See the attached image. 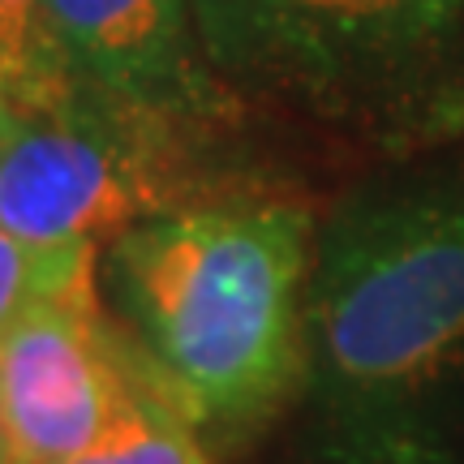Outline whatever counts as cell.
<instances>
[{
	"label": "cell",
	"mask_w": 464,
	"mask_h": 464,
	"mask_svg": "<svg viewBox=\"0 0 464 464\" xmlns=\"http://www.w3.org/2000/svg\"><path fill=\"white\" fill-rule=\"evenodd\" d=\"M69 464H211V448L177 413V404L150 382L142 404L103 439L100 448L73 456Z\"/></svg>",
	"instance_id": "cell-8"
},
{
	"label": "cell",
	"mask_w": 464,
	"mask_h": 464,
	"mask_svg": "<svg viewBox=\"0 0 464 464\" xmlns=\"http://www.w3.org/2000/svg\"><path fill=\"white\" fill-rule=\"evenodd\" d=\"M241 103H276L382 160L464 138V0H194Z\"/></svg>",
	"instance_id": "cell-3"
},
{
	"label": "cell",
	"mask_w": 464,
	"mask_h": 464,
	"mask_svg": "<svg viewBox=\"0 0 464 464\" xmlns=\"http://www.w3.org/2000/svg\"><path fill=\"white\" fill-rule=\"evenodd\" d=\"M100 284V246H34L0 228V335L17 318L44 305Z\"/></svg>",
	"instance_id": "cell-7"
},
{
	"label": "cell",
	"mask_w": 464,
	"mask_h": 464,
	"mask_svg": "<svg viewBox=\"0 0 464 464\" xmlns=\"http://www.w3.org/2000/svg\"><path fill=\"white\" fill-rule=\"evenodd\" d=\"M288 464H464V138L318 211Z\"/></svg>",
	"instance_id": "cell-1"
},
{
	"label": "cell",
	"mask_w": 464,
	"mask_h": 464,
	"mask_svg": "<svg viewBox=\"0 0 464 464\" xmlns=\"http://www.w3.org/2000/svg\"><path fill=\"white\" fill-rule=\"evenodd\" d=\"M0 464H14V451H9V434H5V413H0Z\"/></svg>",
	"instance_id": "cell-10"
},
{
	"label": "cell",
	"mask_w": 464,
	"mask_h": 464,
	"mask_svg": "<svg viewBox=\"0 0 464 464\" xmlns=\"http://www.w3.org/2000/svg\"><path fill=\"white\" fill-rule=\"evenodd\" d=\"M52 78L44 48V0H0V91L5 100H26Z\"/></svg>",
	"instance_id": "cell-9"
},
{
	"label": "cell",
	"mask_w": 464,
	"mask_h": 464,
	"mask_svg": "<svg viewBox=\"0 0 464 464\" xmlns=\"http://www.w3.org/2000/svg\"><path fill=\"white\" fill-rule=\"evenodd\" d=\"M5 125H9V100H5V91H0V147H5Z\"/></svg>",
	"instance_id": "cell-11"
},
{
	"label": "cell",
	"mask_w": 464,
	"mask_h": 464,
	"mask_svg": "<svg viewBox=\"0 0 464 464\" xmlns=\"http://www.w3.org/2000/svg\"><path fill=\"white\" fill-rule=\"evenodd\" d=\"M150 392L147 365L121 335L100 284L44 301L0 335V413L14 464H69Z\"/></svg>",
	"instance_id": "cell-5"
},
{
	"label": "cell",
	"mask_w": 464,
	"mask_h": 464,
	"mask_svg": "<svg viewBox=\"0 0 464 464\" xmlns=\"http://www.w3.org/2000/svg\"><path fill=\"white\" fill-rule=\"evenodd\" d=\"M318 211L216 177L100 249V297L207 448H241L297 400Z\"/></svg>",
	"instance_id": "cell-2"
},
{
	"label": "cell",
	"mask_w": 464,
	"mask_h": 464,
	"mask_svg": "<svg viewBox=\"0 0 464 464\" xmlns=\"http://www.w3.org/2000/svg\"><path fill=\"white\" fill-rule=\"evenodd\" d=\"M202 142L147 112L56 78L9 100L0 228L34 246H108L116 232L198 194Z\"/></svg>",
	"instance_id": "cell-4"
},
{
	"label": "cell",
	"mask_w": 464,
	"mask_h": 464,
	"mask_svg": "<svg viewBox=\"0 0 464 464\" xmlns=\"http://www.w3.org/2000/svg\"><path fill=\"white\" fill-rule=\"evenodd\" d=\"M52 78L216 142L241 103L202 52L194 0H44Z\"/></svg>",
	"instance_id": "cell-6"
}]
</instances>
